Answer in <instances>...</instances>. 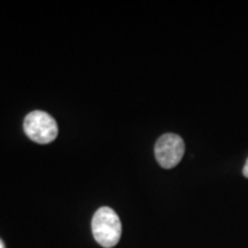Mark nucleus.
<instances>
[{
    "mask_svg": "<svg viewBox=\"0 0 248 248\" xmlns=\"http://www.w3.org/2000/svg\"><path fill=\"white\" fill-rule=\"evenodd\" d=\"M92 233L102 247H114L120 241L122 224L117 214L109 207H101L92 218Z\"/></svg>",
    "mask_w": 248,
    "mask_h": 248,
    "instance_id": "nucleus-1",
    "label": "nucleus"
},
{
    "mask_svg": "<svg viewBox=\"0 0 248 248\" xmlns=\"http://www.w3.org/2000/svg\"><path fill=\"white\" fill-rule=\"evenodd\" d=\"M26 135L37 144H49L58 137V124L49 114L42 110L31 111L23 122Z\"/></svg>",
    "mask_w": 248,
    "mask_h": 248,
    "instance_id": "nucleus-2",
    "label": "nucleus"
},
{
    "mask_svg": "<svg viewBox=\"0 0 248 248\" xmlns=\"http://www.w3.org/2000/svg\"><path fill=\"white\" fill-rule=\"evenodd\" d=\"M184 152V140L176 133H164L157 139L154 147L156 161L164 169H171L177 166L181 162Z\"/></svg>",
    "mask_w": 248,
    "mask_h": 248,
    "instance_id": "nucleus-3",
    "label": "nucleus"
},
{
    "mask_svg": "<svg viewBox=\"0 0 248 248\" xmlns=\"http://www.w3.org/2000/svg\"><path fill=\"white\" fill-rule=\"evenodd\" d=\"M243 172H244V176H245V177H247V178H248V159H247L246 163H245V166H244Z\"/></svg>",
    "mask_w": 248,
    "mask_h": 248,
    "instance_id": "nucleus-4",
    "label": "nucleus"
},
{
    "mask_svg": "<svg viewBox=\"0 0 248 248\" xmlns=\"http://www.w3.org/2000/svg\"><path fill=\"white\" fill-rule=\"evenodd\" d=\"M0 248H5V245H4V243H2L1 239H0Z\"/></svg>",
    "mask_w": 248,
    "mask_h": 248,
    "instance_id": "nucleus-5",
    "label": "nucleus"
}]
</instances>
